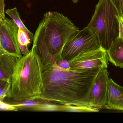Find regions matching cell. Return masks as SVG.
Segmentation results:
<instances>
[{
	"mask_svg": "<svg viewBox=\"0 0 123 123\" xmlns=\"http://www.w3.org/2000/svg\"><path fill=\"white\" fill-rule=\"evenodd\" d=\"M17 37L18 43L19 44L28 46L31 43V40L26 33L18 28Z\"/></svg>",
	"mask_w": 123,
	"mask_h": 123,
	"instance_id": "2e32d148",
	"label": "cell"
},
{
	"mask_svg": "<svg viewBox=\"0 0 123 123\" xmlns=\"http://www.w3.org/2000/svg\"><path fill=\"white\" fill-rule=\"evenodd\" d=\"M55 63L59 68L62 69L64 70L69 69V64L68 60L63 59L61 58L57 60Z\"/></svg>",
	"mask_w": 123,
	"mask_h": 123,
	"instance_id": "ac0fdd59",
	"label": "cell"
},
{
	"mask_svg": "<svg viewBox=\"0 0 123 123\" xmlns=\"http://www.w3.org/2000/svg\"><path fill=\"white\" fill-rule=\"evenodd\" d=\"M108 57L106 51L100 47L98 49L80 53L69 61L70 70H81L93 68H107Z\"/></svg>",
	"mask_w": 123,
	"mask_h": 123,
	"instance_id": "8992f818",
	"label": "cell"
},
{
	"mask_svg": "<svg viewBox=\"0 0 123 123\" xmlns=\"http://www.w3.org/2000/svg\"><path fill=\"white\" fill-rule=\"evenodd\" d=\"M43 66L34 50L18 58L11 80L8 97L15 102L41 99Z\"/></svg>",
	"mask_w": 123,
	"mask_h": 123,
	"instance_id": "3957f363",
	"label": "cell"
},
{
	"mask_svg": "<svg viewBox=\"0 0 123 123\" xmlns=\"http://www.w3.org/2000/svg\"><path fill=\"white\" fill-rule=\"evenodd\" d=\"M0 110L17 111L18 110L12 104L4 103L3 101H0Z\"/></svg>",
	"mask_w": 123,
	"mask_h": 123,
	"instance_id": "d6986e66",
	"label": "cell"
},
{
	"mask_svg": "<svg viewBox=\"0 0 123 123\" xmlns=\"http://www.w3.org/2000/svg\"><path fill=\"white\" fill-rule=\"evenodd\" d=\"M11 88V82L0 80V101L8 97Z\"/></svg>",
	"mask_w": 123,
	"mask_h": 123,
	"instance_id": "9a60e30c",
	"label": "cell"
},
{
	"mask_svg": "<svg viewBox=\"0 0 123 123\" xmlns=\"http://www.w3.org/2000/svg\"><path fill=\"white\" fill-rule=\"evenodd\" d=\"M43 99H31L20 102H15L12 104L18 110L33 111H56L57 109V104L50 103Z\"/></svg>",
	"mask_w": 123,
	"mask_h": 123,
	"instance_id": "30bf717a",
	"label": "cell"
},
{
	"mask_svg": "<svg viewBox=\"0 0 123 123\" xmlns=\"http://www.w3.org/2000/svg\"><path fill=\"white\" fill-rule=\"evenodd\" d=\"M18 44L19 49L22 55H26L29 53L30 51L29 49L28 46H24L21 44Z\"/></svg>",
	"mask_w": 123,
	"mask_h": 123,
	"instance_id": "44dd1931",
	"label": "cell"
},
{
	"mask_svg": "<svg viewBox=\"0 0 123 123\" xmlns=\"http://www.w3.org/2000/svg\"><path fill=\"white\" fill-rule=\"evenodd\" d=\"M109 74L106 68H102L96 77L90 93L92 107L99 109L103 107L107 96Z\"/></svg>",
	"mask_w": 123,
	"mask_h": 123,
	"instance_id": "ba28073f",
	"label": "cell"
},
{
	"mask_svg": "<svg viewBox=\"0 0 123 123\" xmlns=\"http://www.w3.org/2000/svg\"><path fill=\"white\" fill-rule=\"evenodd\" d=\"M100 47L95 34L86 27L79 30L68 39L62 49L61 57L69 61L81 52L95 50Z\"/></svg>",
	"mask_w": 123,
	"mask_h": 123,
	"instance_id": "5b68a950",
	"label": "cell"
},
{
	"mask_svg": "<svg viewBox=\"0 0 123 123\" xmlns=\"http://www.w3.org/2000/svg\"><path fill=\"white\" fill-rule=\"evenodd\" d=\"M79 30L62 13L49 11L44 14L34 35L31 49L38 56L43 67L53 64L61 58L65 43Z\"/></svg>",
	"mask_w": 123,
	"mask_h": 123,
	"instance_id": "7a4b0ae2",
	"label": "cell"
},
{
	"mask_svg": "<svg viewBox=\"0 0 123 123\" xmlns=\"http://www.w3.org/2000/svg\"><path fill=\"white\" fill-rule=\"evenodd\" d=\"M74 3H77L78 2V0H72Z\"/></svg>",
	"mask_w": 123,
	"mask_h": 123,
	"instance_id": "603a6c76",
	"label": "cell"
},
{
	"mask_svg": "<svg viewBox=\"0 0 123 123\" xmlns=\"http://www.w3.org/2000/svg\"><path fill=\"white\" fill-rule=\"evenodd\" d=\"M5 0H0V24L5 18Z\"/></svg>",
	"mask_w": 123,
	"mask_h": 123,
	"instance_id": "ffe728a7",
	"label": "cell"
},
{
	"mask_svg": "<svg viewBox=\"0 0 123 123\" xmlns=\"http://www.w3.org/2000/svg\"><path fill=\"white\" fill-rule=\"evenodd\" d=\"M119 18L110 0H99L87 26L95 33L101 48L106 51L119 37Z\"/></svg>",
	"mask_w": 123,
	"mask_h": 123,
	"instance_id": "277c9868",
	"label": "cell"
},
{
	"mask_svg": "<svg viewBox=\"0 0 123 123\" xmlns=\"http://www.w3.org/2000/svg\"><path fill=\"white\" fill-rule=\"evenodd\" d=\"M19 57L0 49V80L11 82L14 68Z\"/></svg>",
	"mask_w": 123,
	"mask_h": 123,
	"instance_id": "8fae6325",
	"label": "cell"
},
{
	"mask_svg": "<svg viewBox=\"0 0 123 123\" xmlns=\"http://www.w3.org/2000/svg\"><path fill=\"white\" fill-rule=\"evenodd\" d=\"M18 27L12 19L5 18L0 24V49L18 57H21L18 41Z\"/></svg>",
	"mask_w": 123,
	"mask_h": 123,
	"instance_id": "52a82bcc",
	"label": "cell"
},
{
	"mask_svg": "<svg viewBox=\"0 0 123 123\" xmlns=\"http://www.w3.org/2000/svg\"><path fill=\"white\" fill-rule=\"evenodd\" d=\"M6 13L12 18L18 28L25 31L31 41H33V34L27 29L22 22L17 8L16 7H15L12 9H8L6 11Z\"/></svg>",
	"mask_w": 123,
	"mask_h": 123,
	"instance_id": "4fadbf2b",
	"label": "cell"
},
{
	"mask_svg": "<svg viewBox=\"0 0 123 123\" xmlns=\"http://www.w3.org/2000/svg\"><path fill=\"white\" fill-rule=\"evenodd\" d=\"M99 109L94 107L80 106L74 105H62V111L66 112H98Z\"/></svg>",
	"mask_w": 123,
	"mask_h": 123,
	"instance_id": "5bb4252c",
	"label": "cell"
},
{
	"mask_svg": "<svg viewBox=\"0 0 123 123\" xmlns=\"http://www.w3.org/2000/svg\"><path fill=\"white\" fill-rule=\"evenodd\" d=\"M103 107L123 111V88L109 78L105 103Z\"/></svg>",
	"mask_w": 123,
	"mask_h": 123,
	"instance_id": "9c48e42d",
	"label": "cell"
},
{
	"mask_svg": "<svg viewBox=\"0 0 123 123\" xmlns=\"http://www.w3.org/2000/svg\"><path fill=\"white\" fill-rule=\"evenodd\" d=\"M119 37L123 39V18H119Z\"/></svg>",
	"mask_w": 123,
	"mask_h": 123,
	"instance_id": "7402d4cb",
	"label": "cell"
},
{
	"mask_svg": "<svg viewBox=\"0 0 123 123\" xmlns=\"http://www.w3.org/2000/svg\"><path fill=\"white\" fill-rule=\"evenodd\" d=\"M117 10L119 18H123V0H110Z\"/></svg>",
	"mask_w": 123,
	"mask_h": 123,
	"instance_id": "e0dca14e",
	"label": "cell"
},
{
	"mask_svg": "<svg viewBox=\"0 0 123 123\" xmlns=\"http://www.w3.org/2000/svg\"><path fill=\"white\" fill-rule=\"evenodd\" d=\"M108 60L116 67L123 68V39L118 37L114 39L106 51Z\"/></svg>",
	"mask_w": 123,
	"mask_h": 123,
	"instance_id": "7c38bea8",
	"label": "cell"
},
{
	"mask_svg": "<svg viewBox=\"0 0 123 123\" xmlns=\"http://www.w3.org/2000/svg\"><path fill=\"white\" fill-rule=\"evenodd\" d=\"M101 68L64 70L55 63L44 67L41 99L62 105L93 107L90 93Z\"/></svg>",
	"mask_w": 123,
	"mask_h": 123,
	"instance_id": "6da1fadb",
	"label": "cell"
}]
</instances>
